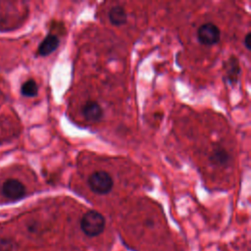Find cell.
<instances>
[{"instance_id": "obj_5", "label": "cell", "mask_w": 251, "mask_h": 251, "mask_svg": "<svg viewBox=\"0 0 251 251\" xmlns=\"http://www.w3.org/2000/svg\"><path fill=\"white\" fill-rule=\"evenodd\" d=\"M81 112L84 119L92 123L99 122L103 117V110L101 106L95 101H87L83 105Z\"/></svg>"}, {"instance_id": "obj_10", "label": "cell", "mask_w": 251, "mask_h": 251, "mask_svg": "<svg viewBox=\"0 0 251 251\" xmlns=\"http://www.w3.org/2000/svg\"><path fill=\"white\" fill-rule=\"evenodd\" d=\"M227 69H226V74H227V77L228 79L235 81L237 75L239 74V67H238V62L236 59L232 58L231 61L228 62L227 64Z\"/></svg>"}, {"instance_id": "obj_8", "label": "cell", "mask_w": 251, "mask_h": 251, "mask_svg": "<svg viewBox=\"0 0 251 251\" xmlns=\"http://www.w3.org/2000/svg\"><path fill=\"white\" fill-rule=\"evenodd\" d=\"M229 159L228 154L224 149H216L213 151V153L210 156V161L212 164L217 166H223L227 163Z\"/></svg>"}, {"instance_id": "obj_11", "label": "cell", "mask_w": 251, "mask_h": 251, "mask_svg": "<svg viewBox=\"0 0 251 251\" xmlns=\"http://www.w3.org/2000/svg\"><path fill=\"white\" fill-rule=\"evenodd\" d=\"M0 251H12L11 242L7 239L0 238Z\"/></svg>"}, {"instance_id": "obj_12", "label": "cell", "mask_w": 251, "mask_h": 251, "mask_svg": "<svg viewBox=\"0 0 251 251\" xmlns=\"http://www.w3.org/2000/svg\"><path fill=\"white\" fill-rule=\"evenodd\" d=\"M250 37H251V34H250V32H248L247 34H246V36L244 37V40H243V43H244V46H245V48L247 49V50H250V48H251V45H250Z\"/></svg>"}, {"instance_id": "obj_9", "label": "cell", "mask_w": 251, "mask_h": 251, "mask_svg": "<svg viewBox=\"0 0 251 251\" xmlns=\"http://www.w3.org/2000/svg\"><path fill=\"white\" fill-rule=\"evenodd\" d=\"M21 92L24 96L33 97L38 92V86L33 79H28L22 85Z\"/></svg>"}, {"instance_id": "obj_3", "label": "cell", "mask_w": 251, "mask_h": 251, "mask_svg": "<svg viewBox=\"0 0 251 251\" xmlns=\"http://www.w3.org/2000/svg\"><path fill=\"white\" fill-rule=\"evenodd\" d=\"M197 38L201 44L211 46L220 41L221 31L215 24L206 23L198 28Z\"/></svg>"}, {"instance_id": "obj_1", "label": "cell", "mask_w": 251, "mask_h": 251, "mask_svg": "<svg viewBox=\"0 0 251 251\" xmlns=\"http://www.w3.org/2000/svg\"><path fill=\"white\" fill-rule=\"evenodd\" d=\"M105 218L97 211L86 212L80 220V228L87 236L93 237L101 234L105 228Z\"/></svg>"}, {"instance_id": "obj_7", "label": "cell", "mask_w": 251, "mask_h": 251, "mask_svg": "<svg viewBox=\"0 0 251 251\" xmlns=\"http://www.w3.org/2000/svg\"><path fill=\"white\" fill-rule=\"evenodd\" d=\"M108 18L113 25H123L127 21L126 10L122 6H114L108 13Z\"/></svg>"}, {"instance_id": "obj_4", "label": "cell", "mask_w": 251, "mask_h": 251, "mask_svg": "<svg viewBox=\"0 0 251 251\" xmlns=\"http://www.w3.org/2000/svg\"><path fill=\"white\" fill-rule=\"evenodd\" d=\"M2 193L7 199L16 201L25 196V186L18 179L9 178L3 183Z\"/></svg>"}, {"instance_id": "obj_6", "label": "cell", "mask_w": 251, "mask_h": 251, "mask_svg": "<svg viewBox=\"0 0 251 251\" xmlns=\"http://www.w3.org/2000/svg\"><path fill=\"white\" fill-rule=\"evenodd\" d=\"M60 40L54 34H48L38 46V54L40 56H47L54 52L59 46Z\"/></svg>"}, {"instance_id": "obj_2", "label": "cell", "mask_w": 251, "mask_h": 251, "mask_svg": "<svg viewBox=\"0 0 251 251\" xmlns=\"http://www.w3.org/2000/svg\"><path fill=\"white\" fill-rule=\"evenodd\" d=\"M88 186L96 194L109 193L114 185L112 176L106 171H96L88 177Z\"/></svg>"}]
</instances>
